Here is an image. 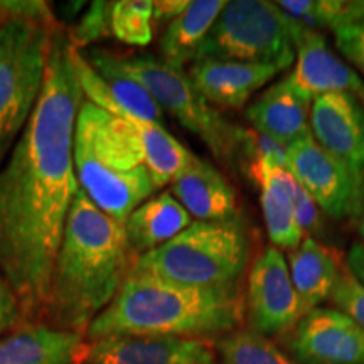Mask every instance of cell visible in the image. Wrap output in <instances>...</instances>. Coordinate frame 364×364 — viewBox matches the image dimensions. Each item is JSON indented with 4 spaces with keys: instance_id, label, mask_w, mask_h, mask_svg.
Wrapping results in <instances>:
<instances>
[{
    "instance_id": "obj_1",
    "label": "cell",
    "mask_w": 364,
    "mask_h": 364,
    "mask_svg": "<svg viewBox=\"0 0 364 364\" xmlns=\"http://www.w3.org/2000/svg\"><path fill=\"white\" fill-rule=\"evenodd\" d=\"M68 34L54 29L44 86L0 169V272L24 317H46L54 260L80 184L73 161L83 105Z\"/></svg>"
},
{
    "instance_id": "obj_2",
    "label": "cell",
    "mask_w": 364,
    "mask_h": 364,
    "mask_svg": "<svg viewBox=\"0 0 364 364\" xmlns=\"http://www.w3.org/2000/svg\"><path fill=\"white\" fill-rule=\"evenodd\" d=\"M125 225L76 194L54 260L46 317L59 329L85 334L110 306L132 270Z\"/></svg>"
},
{
    "instance_id": "obj_3",
    "label": "cell",
    "mask_w": 364,
    "mask_h": 364,
    "mask_svg": "<svg viewBox=\"0 0 364 364\" xmlns=\"http://www.w3.org/2000/svg\"><path fill=\"white\" fill-rule=\"evenodd\" d=\"M245 299L235 289H199L130 272L86 336H171L204 339L238 331Z\"/></svg>"
},
{
    "instance_id": "obj_4",
    "label": "cell",
    "mask_w": 364,
    "mask_h": 364,
    "mask_svg": "<svg viewBox=\"0 0 364 364\" xmlns=\"http://www.w3.org/2000/svg\"><path fill=\"white\" fill-rule=\"evenodd\" d=\"M73 161L86 198L122 225L157 191L130 118L112 115L90 102H83L76 117Z\"/></svg>"
},
{
    "instance_id": "obj_5",
    "label": "cell",
    "mask_w": 364,
    "mask_h": 364,
    "mask_svg": "<svg viewBox=\"0 0 364 364\" xmlns=\"http://www.w3.org/2000/svg\"><path fill=\"white\" fill-rule=\"evenodd\" d=\"M250 240L240 216L196 221L140 255L130 272L199 289H235L247 270Z\"/></svg>"
},
{
    "instance_id": "obj_6",
    "label": "cell",
    "mask_w": 364,
    "mask_h": 364,
    "mask_svg": "<svg viewBox=\"0 0 364 364\" xmlns=\"http://www.w3.org/2000/svg\"><path fill=\"white\" fill-rule=\"evenodd\" d=\"M54 29V21L27 16L0 22V161L41 97Z\"/></svg>"
},
{
    "instance_id": "obj_7",
    "label": "cell",
    "mask_w": 364,
    "mask_h": 364,
    "mask_svg": "<svg viewBox=\"0 0 364 364\" xmlns=\"http://www.w3.org/2000/svg\"><path fill=\"white\" fill-rule=\"evenodd\" d=\"M198 59L275 65L287 70L295 61L289 17L267 0L226 2L199 48Z\"/></svg>"
},
{
    "instance_id": "obj_8",
    "label": "cell",
    "mask_w": 364,
    "mask_h": 364,
    "mask_svg": "<svg viewBox=\"0 0 364 364\" xmlns=\"http://www.w3.org/2000/svg\"><path fill=\"white\" fill-rule=\"evenodd\" d=\"M132 78L139 81L162 112L198 135L220 159L235 156L236 127L230 125L199 93L189 75L154 56H118Z\"/></svg>"
},
{
    "instance_id": "obj_9",
    "label": "cell",
    "mask_w": 364,
    "mask_h": 364,
    "mask_svg": "<svg viewBox=\"0 0 364 364\" xmlns=\"http://www.w3.org/2000/svg\"><path fill=\"white\" fill-rule=\"evenodd\" d=\"M289 149V171L321 211L334 220L356 216L364 184L343 161L317 144L312 134Z\"/></svg>"
},
{
    "instance_id": "obj_10",
    "label": "cell",
    "mask_w": 364,
    "mask_h": 364,
    "mask_svg": "<svg viewBox=\"0 0 364 364\" xmlns=\"http://www.w3.org/2000/svg\"><path fill=\"white\" fill-rule=\"evenodd\" d=\"M245 311L252 331L267 338L294 329L306 316L290 279L289 263L279 248H265L253 262Z\"/></svg>"
},
{
    "instance_id": "obj_11",
    "label": "cell",
    "mask_w": 364,
    "mask_h": 364,
    "mask_svg": "<svg viewBox=\"0 0 364 364\" xmlns=\"http://www.w3.org/2000/svg\"><path fill=\"white\" fill-rule=\"evenodd\" d=\"M290 349L300 364H364V327L336 307H316L295 326Z\"/></svg>"
},
{
    "instance_id": "obj_12",
    "label": "cell",
    "mask_w": 364,
    "mask_h": 364,
    "mask_svg": "<svg viewBox=\"0 0 364 364\" xmlns=\"http://www.w3.org/2000/svg\"><path fill=\"white\" fill-rule=\"evenodd\" d=\"M290 29L294 48L297 49V63L287 76L292 88L309 102L326 93H348L364 107V80L348 63L336 56L324 36L304 29L292 21Z\"/></svg>"
},
{
    "instance_id": "obj_13",
    "label": "cell",
    "mask_w": 364,
    "mask_h": 364,
    "mask_svg": "<svg viewBox=\"0 0 364 364\" xmlns=\"http://www.w3.org/2000/svg\"><path fill=\"white\" fill-rule=\"evenodd\" d=\"M85 364H218L206 339L108 336L88 344Z\"/></svg>"
},
{
    "instance_id": "obj_14",
    "label": "cell",
    "mask_w": 364,
    "mask_h": 364,
    "mask_svg": "<svg viewBox=\"0 0 364 364\" xmlns=\"http://www.w3.org/2000/svg\"><path fill=\"white\" fill-rule=\"evenodd\" d=\"M312 136L364 184V107L348 93H326L311 105Z\"/></svg>"
},
{
    "instance_id": "obj_15",
    "label": "cell",
    "mask_w": 364,
    "mask_h": 364,
    "mask_svg": "<svg viewBox=\"0 0 364 364\" xmlns=\"http://www.w3.org/2000/svg\"><path fill=\"white\" fill-rule=\"evenodd\" d=\"M280 66L238 61L198 59L189 66V78L209 105L243 108L268 81L280 75Z\"/></svg>"
},
{
    "instance_id": "obj_16",
    "label": "cell",
    "mask_w": 364,
    "mask_h": 364,
    "mask_svg": "<svg viewBox=\"0 0 364 364\" xmlns=\"http://www.w3.org/2000/svg\"><path fill=\"white\" fill-rule=\"evenodd\" d=\"M86 351L83 334L33 324L0 339V364H81Z\"/></svg>"
},
{
    "instance_id": "obj_17",
    "label": "cell",
    "mask_w": 364,
    "mask_h": 364,
    "mask_svg": "<svg viewBox=\"0 0 364 364\" xmlns=\"http://www.w3.org/2000/svg\"><path fill=\"white\" fill-rule=\"evenodd\" d=\"M311 105L284 78L270 86L257 102L247 108V118L253 129L273 140L290 145L311 135Z\"/></svg>"
},
{
    "instance_id": "obj_18",
    "label": "cell",
    "mask_w": 364,
    "mask_h": 364,
    "mask_svg": "<svg viewBox=\"0 0 364 364\" xmlns=\"http://www.w3.org/2000/svg\"><path fill=\"white\" fill-rule=\"evenodd\" d=\"M171 193L198 221L235 218L236 193L213 164L196 157L182 174L172 181Z\"/></svg>"
},
{
    "instance_id": "obj_19",
    "label": "cell",
    "mask_w": 364,
    "mask_h": 364,
    "mask_svg": "<svg viewBox=\"0 0 364 364\" xmlns=\"http://www.w3.org/2000/svg\"><path fill=\"white\" fill-rule=\"evenodd\" d=\"M191 215L171 191L140 204L125 221V233L132 252H152L191 225Z\"/></svg>"
},
{
    "instance_id": "obj_20",
    "label": "cell",
    "mask_w": 364,
    "mask_h": 364,
    "mask_svg": "<svg viewBox=\"0 0 364 364\" xmlns=\"http://www.w3.org/2000/svg\"><path fill=\"white\" fill-rule=\"evenodd\" d=\"M289 272L304 312L321 307L339 280V267L329 250L312 236H306L289 253Z\"/></svg>"
},
{
    "instance_id": "obj_21",
    "label": "cell",
    "mask_w": 364,
    "mask_h": 364,
    "mask_svg": "<svg viewBox=\"0 0 364 364\" xmlns=\"http://www.w3.org/2000/svg\"><path fill=\"white\" fill-rule=\"evenodd\" d=\"M225 0H193L177 19L167 24L161 43L162 61L181 68L193 65L204 39L225 9Z\"/></svg>"
},
{
    "instance_id": "obj_22",
    "label": "cell",
    "mask_w": 364,
    "mask_h": 364,
    "mask_svg": "<svg viewBox=\"0 0 364 364\" xmlns=\"http://www.w3.org/2000/svg\"><path fill=\"white\" fill-rule=\"evenodd\" d=\"M129 118V117H127ZM139 132L145 154V167L150 172L156 189L172 184L193 162L194 154L174 139L161 124L130 118Z\"/></svg>"
},
{
    "instance_id": "obj_23",
    "label": "cell",
    "mask_w": 364,
    "mask_h": 364,
    "mask_svg": "<svg viewBox=\"0 0 364 364\" xmlns=\"http://www.w3.org/2000/svg\"><path fill=\"white\" fill-rule=\"evenodd\" d=\"M275 4L290 21L316 33L336 31L359 21V0H282Z\"/></svg>"
},
{
    "instance_id": "obj_24",
    "label": "cell",
    "mask_w": 364,
    "mask_h": 364,
    "mask_svg": "<svg viewBox=\"0 0 364 364\" xmlns=\"http://www.w3.org/2000/svg\"><path fill=\"white\" fill-rule=\"evenodd\" d=\"M223 364H300L255 331H233L216 344Z\"/></svg>"
},
{
    "instance_id": "obj_25",
    "label": "cell",
    "mask_w": 364,
    "mask_h": 364,
    "mask_svg": "<svg viewBox=\"0 0 364 364\" xmlns=\"http://www.w3.org/2000/svg\"><path fill=\"white\" fill-rule=\"evenodd\" d=\"M253 181H257V184L268 182L279 191L304 231L314 233V231L321 230L322 223L317 204L312 201L307 191L300 186V182L295 179L289 169L277 166H265L253 176Z\"/></svg>"
},
{
    "instance_id": "obj_26",
    "label": "cell",
    "mask_w": 364,
    "mask_h": 364,
    "mask_svg": "<svg viewBox=\"0 0 364 364\" xmlns=\"http://www.w3.org/2000/svg\"><path fill=\"white\" fill-rule=\"evenodd\" d=\"M258 186H260V203L268 236H270L275 248L292 252L306 238V231L299 226L297 220H295L279 191L268 182H262Z\"/></svg>"
},
{
    "instance_id": "obj_27",
    "label": "cell",
    "mask_w": 364,
    "mask_h": 364,
    "mask_svg": "<svg viewBox=\"0 0 364 364\" xmlns=\"http://www.w3.org/2000/svg\"><path fill=\"white\" fill-rule=\"evenodd\" d=\"M152 2L120 0L112 2V36L129 46H147L154 38Z\"/></svg>"
},
{
    "instance_id": "obj_28",
    "label": "cell",
    "mask_w": 364,
    "mask_h": 364,
    "mask_svg": "<svg viewBox=\"0 0 364 364\" xmlns=\"http://www.w3.org/2000/svg\"><path fill=\"white\" fill-rule=\"evenodd\" d=\"M236 152L245 157V169L252 179L265 166L289 169V149L255 129L248 130L236 127L235 154Z\"/></svg>"
},
{
    "instance_id": "obj_29",
    "label": "cell",
    "mask_w": 364,
    "mask_h": 364,
    "mask_svg": "<svg viewBox=\"0 0 364 364\" xmlns=\"http://www.w3.org/2000/svg\"><path fill=\"white\" fill-rule=\"evenodd\" d=\"M66 34L70 44L78 51L112 36V2L97 0L90 4L78 24L73 26Z\"/></svg>"
},
{
    "instance_id": "obj_30",
    "label": "cell",
    "mask_w": 364,
    "mask_h": 364,
    "mask_svg": "<svg viewBox=\"0 0 364 364\" xmlns=\"http://www.w3.org/2000/svg\"><path fill=\"white\" fill-rule=\"evenodd\" d=\"M329 300L336 309L351 316L364 327V285L359 284L351 273L341 272Z\"/></svg>"
},
{
    "instance_id": "obj_31",
    "label": "cell",
    "mask_w": 364,
    "mask_h": 364,
    "mask_svg": "<svg viewBox=\"0 0 364 364\" xmlns=\"http://www.w3.org/2000/svg\"><path fill=\"white\" fill-rule=\"evenodd\" d=\"M336 48L364 75V22H354L334 31Z\"/></svg>"
},
{
    "instance_id": "obj_32",
    "label": "cell",
    "mask_w": 364,
    "mask_h": 364,
    "mask_svg": "<svg viewBox=\"0 0 364 364\" xmlns=\"http://www.w3.org/2000/svg\"><path fill=\"white\" fill-rule=\"evenodd\" d=\"M22 321H24V312L16 290L0 272V336L19 327Z\"/></svg>"
},
{
    "instance_id": "obj_33",
    "label": "cell",
    "mask_w": 364,
    "mask_h": 364,
    "mask_svg": "<svg viewBox=\"0 0 364 364\" xmlns=\"http://www.w3.org/2000/svg\"><path fill=\"white\" fill-rule=\"evenodd\" d=\"M17 16L54 21L48 4L44 2H29V0H27V2H24V0H19V2H16V0H7V2H2V0H0V22Z\"/></svg>"
},
{
    "instance_id": "obj_34",
    "label": "cell",
    "mask_w": 364,
    "mask_h": 364,
    "mask_svg": "<svg viewBox=\"0 0 364 364\" xmlns=\"http://www.w3.org/2000/svg\"><path fill=\"white\" fill-rule=\"evenodd\" d=\"M188 6V0H157L152 2V21L157 24H171Z\"/></svg>"
},
{
    "instance_id": "obj_35",
    "label": "cell",
    "mask_w": 364,
    "mask_h": 364,
    "mask_svg": "<svg viewBox=\"0 0 364 364\" xmlns=\"http://www.w3.org/2000/svg\"><path fill=\"white\" fill-rule=\"evenodd\" d=\"M348 268L354 279L364 285V243H354L349 248Z\"/></svg>"
},
{
    "instance_id": "obj_36",
    "label": "cell",
    "mask_w": 364,
    "mask_h": 364,
    "mask_svg": "<svg viewBox=\"0 0 364 364\" xmlns=\"http://www.w3.org/2000/svg\"><path fill=\"white\" fill-rule=\"evenodd\" d=\"M354 220H356V226H358V233L361 238L364 240V193L361 196V203H359V208H358V213L356 216H354Z\"/></svg>"
},
{
    "instance_id": "obj_37",
    "label": "cell",
    "mask_w": 364,
    "mask_h": 364,
    "mask_svg": "<svg viewBox=\"0 0 364 364\" xmlns=\"http://www.w3.org/2000/svg\"><path fill=\"white\" fill-rule=\"evenodd\" d=\"M364 22V0H359V21Z\"/></svg>"
}]
</instances>
